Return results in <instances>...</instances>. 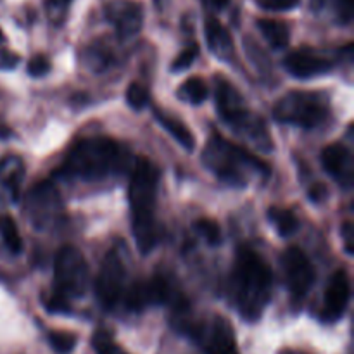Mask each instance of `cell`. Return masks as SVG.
Listing matches in <instances>:
<instances>
[{"mask_svg": "<svg viewBox=\"0 0 354 354\" xmlns=\"http://www.w3.org/2000/svg\"><path fill=\"white\" fill-rule=\"evenodd\" d=\"M197 54H199V45L192 44L190 47H185L182 52L178 54V57L173 61L171 64V71L173 73H180V71H185L192 66V62L196 61Z\"/></svg>", "mask_w": 354, "mask_h": 354, "instance_id": "obj_28", "label": "cell"}, {"mask_svg": "<svg viewBox=\"0 0 354 354\" xmlns=\"http://www.w3.org/2000/svg\"><path fill=\"white\" fill-rule=\"evenodd\" d=\"M273 275L270 266L252 249H239L234 265V294L242 318L254 322L272 299Z\"/></svg>", "mask_w": 354, "mask_h": 354, "instance_id": "obj_3", "label": "cell"}, {"mask_svg": "<svg viewBox=\"0 0 354 354\" xmlns=\"http://www.w3.org/2000/svg\"><path fill=\"white\" fill-rule=\"evenodd\" d=\"M176 299L173 296L171 286L162 277H154L151 280H140L133 283L127 292V306L131 311H142L154 304L173 303Z\"/></svg>", "mask_w": 354, "mask_h": 354, "instance_id": "obj_12", "label": "cell"}, {"mask_svg": "<svg viewBox=\"0 0 354 354\" xmlns=\"http://www.w3.org/2000/svg\"><path fill=\"white\" fill-rule=\"evenodd\" d=\"M204 31H206V40L211 52L220 59H230L234 52V41L227 28L216 17H207L204 23Z\"/></svg>", "mask_w": 354, "mask_h": 354, "instance_id": "obj_17", "label": "cell"}, {"mask_svg": "<svg viewBox=\"0 0 354 354\" xmlns=\"http://www.w3.org/2000/svg\"><path fill=\"white\" fill-rule=\"evenodd\" d=\"M106 16L121 38L137 35L144 24V9L135 0H113L106 7Z\"/></svg>", "mask_w": 354, "mask_h": 354, "instance_id": "obj_13", "label": "cell"}, {"mask_svg": "<svg viewBox=\"0 0 354 354\" xmlns=\"http://www.w3.org/2000/svg\"><path fill=\"white\" fill-rule=\"evenodd\" d=\"M283 275L294 297H304L315 282V268L299 248H289L282 256Z\"/></svg>", "mask_w": 354, "mask_h": 354, "instance_id": "obj_11", "label": "cell"}, {"mask_svg": "<svg viewBox=\"0 0 354 354\" xmlns=\"http://www.w3.org/2000/svg\"><path fill=\"white\" fill-rule=\"evenodd\" d=\"M154 116L156 120H158V123L161 124L173 138H176V142H178L180 145H183L187 151H192L194 145H196V138H194L192 131H190L182 121L176 120V118L173 116H168V114L161 113V111H154Z\"/></svg>", "mask_w": 354, "mask_h": 354, "instance_id": "obj_20", "label": "cell"}, {"mask_svg": "<svg viewBox=\"0 0 354 354\" xmlns=\"http://www.w3.org/2000/svg\"><path fill=\"white\" fill-rule=\"evenodd\" d=\"M273 116L280 123L315 128L328 116V104L320 93L290 92L275 104Z\"/></svg>", "mask_w": 354, "mask_h": 354, "instance_id": "obj_6", "label": "cell"}, {"mask_svg": "<svg viewBox=\"0 0 354 354\" xmlns=\"http://www.w3.org/2000/svg\"><path fill=\"white\" fill-rule=\"evenodd\" d=\"M258 28L263 33V37L266 38V41L270 44V47L275 48V50L286 48L287 45H289L290 30L286 23H282V21L261 17V19H258Z\"/></svg>", "mask_w": 354, "mask_h": 354, "instance_id": "obj_19", "label": "cell"}, {"mask_svg": "<svg viewBox=\"0 0 354 354\" xmlns=\"http://www.w3.org/2000/svg\"><path fill=\"white\" fill-rule=\"evenodd\" d=\"M351 297V282L346 270H337L328 280L327 290H325L324 310L322 318L325 322H335L344 315L346 308Z\"/></svg>", "mask_w": 354, "mask_h": 354, "instance_id": "obj_14", "label": "cell"}, {"mask_svg": "<svg viewBox=\"0 0 354 354\" xmlns=\"http://www.w3.org/2000/svg\"><path fill=\"white\" fill-rule=\"evenodd\" d=\"M258 7L263 10H275V12H282V10H290L301 3V0H256Z\"/></svg>", "mask_w": 354, "mask_h": 354, "instance_id": "obj_30", "label": "cell"}, {"mask_svg": "<svg viewBox=\"0 0 354 354\" xmlns=\"http://www.w3.org/2000/svg\"><path fill=\"white\" fill-rule=\"evenodd\" d=\"M48 71H50V62L45 55H35L28 62V73L35 78H40V76L47 75Z\"/></svg>", "mask_w": 354, "mask_h": 354, "instance_id": "obj_32", "label": "cell"}, {"mask_svg": "<svg viewBox=\"0 0 354 354\" xmlns=\"http://www.w3.org/2000/svg\"><path fill=\"white\" fill-rule=\"evenodd\" d=\"M0 235H2L6 248L12 254H19L23 251V241H21L19 232H17V225L10 216L0 218Z\"/></svg>", "mask_w": 354, "mask_h": 354, "instance_id": "obj_23", "label": "cell"}, {"mask_svg": "<svg viewBox=\"0 0 354 354\" xmlns=\"http://www.w3.org/2000/svg\"><path fill=\"white\" fill-rule=\"evenodd\" d=\"M124 266L120 256L116 252H109L102 259L99 275L95 280V294L99 297L100 304L107 310L114 308L123 294L124 287Z\"/></svg>", "mask_w": 354, "mask_h": 354, "instance_id": "obj_10", "label": "cell"}, {"mask_svg": "<svg viewBox=\"0 0 354 354\" xmlns=\"http://www.w3.org/2000/svg\"><path fill=\"white\" fill-rule=\"evenodd\" d=\"M196 232L211 245H218L221 242V228L216 221L207 220V218H203V220L197 221L196 225Z\"/></svg>", "mask_w": 354, "mask_h": 354, "instance_id": "obj_26", "label": "cell"}, {"mask_svg": "<svg viewBox=\"0 0 354 354\" xmlns=\"http://www.w3.org/2000/svg\"><path fill=\"white\" fill-rule=\"evenodd\" d=\"M159 169L147 158H137L133 165L128 189L131 207V230L142 254L154 249L159 241V228L156 221V199H158Z\"/></svg>", "mask_w": 354, "mask_h": 354, "instance_id": "obj_1", "label": "cell"}, {"mask_svg": "<svg viewBox=\"0 0 354 354\" xmlns=\"http://www.w3.org/2000/svg\"><path fill=\"white\" fill-rule=\"evenodd\" d=\"M19 62V55L10 50H0V69H14Z\"/></svg>", "mask_w": 354, "mask_h": 354, "instance_id": "obj_33", "label": "cell"}, {"mask_svg": "<svg viewBox=\"0 0 354 354\" xmlns=\"http://www.w3.org/2000/svg\"><path fill=\"white\" fill-rule=\"evenodd\" d=\"M176 95L183 102H190L194 106L203 104L207 99V85L201 78L194 76V78L185 80L182 85L176 90Z\"/></svg>", "mask_w": 354, "mask_h": 354, "instance_id": "obj_22", "label": "cell"}, {"mask_svg": "<svg viewBox=\"0 0 354 354\" xmlns=\"http://www.w3.org/2000/svg\"><path fill=\"white\" fill-rule=\"evenodd\" d=\"M283 354H306V353H299V351H287V353H283Z\"/></svg>", "mask_w": 354, "mask_h": 354, "instance_id": "obj_37", "label": "cell"}, {"mask_svg": "<svg viewBox=\"0 0 354 354\" xmlns=\"http://www.w3.org/2000/svg\"><path fill=\"white\" fill-rule=\"evenodd\" d=\"M334 3L335 17L341 24H349L353 19V0H330Z\"/></svg>", "mask_w": 354, "mask_h": 354, "instance_id": "obj_31", "label": "cell"}, {"mask_svg": "<svg viewBox=\"0 0 354 354\" xmlns=\"http://www.w3.org/2000/svg\"><path fill=\"white\" fill-rule=\"evenodd\" d=\"M268 218L270 223L275 227V230L279 232V235L282 237H289L299 227V221H297V216L290 209H286V207L273 206L268 209Z\"/></svg>", "mask_w": 354, "mask_h": 354, "instance_id": "obj_21", "label": "cell"}, {"mask_svg": "<svg viewBox=\"0 0 354 354\" xmlns=\"http://www.w3.org/2000/svg\"><path fill=\"white\" fill-rule=\"evenodd\" d=\"M207 3L214 7V9H225L230 3V0H207Z\"/></svg>", "mask_w": 354, "mask_h": 354, "instance_id": "obj_36", "label": "cell"}, {"mask_svg": "<svg viewBox=\"0 0 354 354\" xmlns=\"http://www.w3.org/2000/svg\"><path fill=\"white\" fill-rule=\"evenodd\" d=\"M55 290L64 297H80L86 292L90 283V272L86 259L73 245H64L54 261Z\"/></svg>", "mask_w": 354, "mask_h": 354, "instance_id": "obj_7", "label": "cell"}, {"mask_svg": "<svg viewBox=\"0 0 354 354\" xmlns=\"http://www.w3.org/2000/svg\"><path fill=\"white\" fill-rule=\"evenodd\" d=\"M214 100H216L221 120L228 127L234 128L237 133H244L252 144H256L263 151H270L273 144L263 121L245 107L239 90L225 78L214 80Z\"/></svg>", "mask_w": 354, "mask_h": 354, "instance_id": "obj_5", "label": "cell"}, {"mask_svg": "<svg viewBox=\"0 0 354 354\" xmlns=\"http://www.w3.org/2000/svg\"><path fill=\"white\" fill-rule=\"evenodd\" d=\"M26 213L31 225L38 230H48L61 223L64 204L55 187L47 182L35 185L26 196Z\"/></svg>", "mask_w": 354, "mask_h": 354, "instance_id": "obj_9", "label": "cell"}, {"mask_svg": "<svg viewBox=\"0 0 354 354\" xmlns=\"http://www.w3.org/2000/svg\"><path fill=\"white\" fill-rule=\"evenodd\" d=\"M327 196H328V189L327 185H324V183H317V185L311 187L310 199L315 201V203H322V201L327 199Z\"/></svg>", "mask_w": 354, "mask_h": 354, "instance_id": "obj_35", "label": "cell"}, {"mask_svg": "<svg viewBox=\"0 0 354 354\" xmlns=\"http://www.w3.org/2000/svg\"><path fill=\"white\" fill-rule=\"evenodd\" d=\"M48 342L54 348L55 353L59 354H68L75 349L76 346V335L71 332H62V330H54L48 334Z\"/></svg>", "mask_w": 354, "mask_h": 354, "instance_id": "obj_25", "label": "cell"}, {"mask_svg": "<svg viewBox=\"0 0 354 354\" xmlns=\"http://www.w3.org/2000/svg\"><path fill=\"white\" fill-rule=\"evenodd\" d=\"M182 330L196 339L206 354H239L234 328L230 322L220 315H214L204 322L189 318Z\"/></svg>", "mask_w": 354, "mask_h": 354, "instance_id": "obj_8", "label": "cell"}, {"mask_svg": "<svg viewBox=\"0 0 354 354\" xmlns=\"http://www.w3.org/2000/svg\"><path fill=\"white\" fill-rule=\"evenodd\" d=\"M44 306L47 308L50 313H69V310H71L68 297L59 294L57 290H54L48 297H44Z\"/></svg>", "mask_w": 354, "mask_h": 354, "instance_id": "obj_29", "label": "cell"}, {"mask_svg": "<svg viewBox=\"0 0 354 354\" xmlns=\"http://www.w3.org/2000/svg\"><path fill=\"white\" fill-rule=\"evenodd\" d=\"M283 66L292 76L301 80L325 75L332 69V61L308 48H297L283 59Z\"/></svg>", "mask_w": 354, "mask_h": 354, "instance_id": "obj_15", "label": "cell"}, {"mask_svg": "<svg viewBox=\"0 0 354 354\" xmlns=\"http://www.w3.org/2000/svg\"><path fill=\"white\" fill-rule=\"evenodd\" d=\"M92 346L95 349V354H128L114 342L113 335L106 330L95 332V335L92 337Z\"/></svg>", "mask_w": 354, "mask_h": 354, "instance_id": "obj_24", "label": "cell"}, {"mask_svg": "<svg viewBox=\"0 0 354 354\" xmlns=\"http://www.w3.org/2000/svg\"><path fill=\"white\" fill-rule=\"evenodd\" d=\"M3 41V33H2V30H0V44H2Z\"/></svg>", "mask_w": 354, "mask_h": 354, "instance_id": "obj_39", "label": "cell"}, {"mask_svg": "<svg viewBox=\"0 0 354 354\" xmlns=\"http://www.w3.org/2000/svg\"><path fill=\"white\" fill-rule=\"evenodd\" d=\"M130 161L127 149L107 137L83 138L76 142L62 162V173L78 180H100L123 171Z\"/></svg>", "mask_w": 354, "mask_h": 354, "instance_id": "obj_2", "label": "cell"}, {"mask_svg": "<svg viewBox=\"0 0 354 354\" xmlns=\"http://www.w3.org/2000/svg\"><path fill=\"white\" fill-rule=\"evenodd\" d=\"M24 178V162L17 156H7L0 161V185L12 192L14 199H17L21 182Z\"/></svg>", "mask_w": 354, "mask_h": 354, "instance_id": "obj_18", "label": "cell"}, {"mask_svg": "<svg viewBox=\"0 0 354 354\" xmlns=\"http://www.w3.org/2000/svg\"><path fill=\"white\" fill-rule=\"evenodd\" d=\"M149 100H151L149 90L142 83H130V86L127 90V102L130 104V107L140 111L147 106Z\"/></svg>", "mask_w": 354, "mask_h": 354, "instance_id": "obj_27", "label": "cell"}, {"mask_svg": "<svg viewBox=\"0 0 354 354\" xmlns=\"http://www.w3.org/2000/svg\"><path fill=\"white\" fill-rule=\"evenodd\" d=\"M55 2H59V3H68L69 0H55Z\"/></svg>", "mask_w": 354, "mask_h": 354, "instance_id": "obj_38", "label": "cell"}, {"mask_svg": "<svg viewBox=\"0 0 354 354\" xmlns=\"http://www.w3.org/2000/svg\"><path fill=\"white\" fill-rule=\"evenodd\" d=\"M341 235H342V241H344V248H346V251H348V254H353V252H354V249H353V245H354V242H353L354 232H353V223H351V221H346V223L342 225Z\"/></svg>", "mask_w": 354, "mask_h": 354, "instance_id": "obj_34", "label": "cell"}, {"mask_svg": "<svg viewBox=\"0 0 354 354\" xmlns=\"http://www.w3.org/2000/svg\"><path fill=\"white\" fill-rule=\"evenodd\" d=\"M322 166L330 176H334L342 187L349 189L353 185V154L346 145L330 144L322 152Z\"/></svg>", "mask_w": 354, "mask_h": 354, "instance_id": "obj_16", "label": "cell"}, {"mask_svg": "<svg viewBox=\"0 0 354 354\" xmlns=\"http://www.w3.org/2000/svg\"><path fill=\"white\" fill-rule=\"evenodd\" d=\"M201 159L221 182L239 189L248 185L254 176L266 178L270 175V168L265 162L245 149L225 140L220 135H213L209 138Z\"/></svg>", "mask_w": 354, "mask_h": 354, "instance_id": "obj_4", "label": "cell"}]
</instances>
